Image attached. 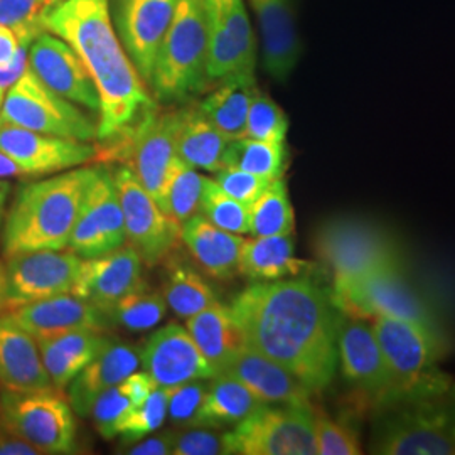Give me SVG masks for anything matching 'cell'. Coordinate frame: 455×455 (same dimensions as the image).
<instances>
[{
	"label": "cell",
	"mask_w": 455,
	"mask_h": 455,
	"mask_svg": "<svg viewBox=\"0 0 455 455\" xmlns=\"http://www.w3.org/2000/svg\"><path fill=\"white\" fill-rule=\"evenodd\" d=\"M244 344L274 359L312 391L324 390L338 368L339 309L309 275L255 283L229 306Z\"/></svg>",
	"instance_id": "obj_1"
},
{
	"label": "cell",
	"mask_w": 455,
	"mask_h": 455,
	"mask_svg": "<svg viewBox=\"0 0 455 455\" xmlns=\"http://www.w3.org/2000/svg\"><path fill=\"white\" fill-rule=\"evenodd\" d=\"M43 26L76 51L97 86L101 144L131 129L157 105L115 34L108 0H58L43 16Z\"/></svg>",
	"instance_id": "obj_2"
},
{
	"label": "cell",
	"mask_w": 455,
	"mask_h": 455,
	"mask_svg": "<svg viewBox=\"0 0 455 455\" xmlns=\"http://www.w3.org/2000/svg\"><path fill=\"white\" fill-rule=\"evenodd\" d=\"M370 452L455 455V379L439 370L374 403Z\"/></svg>",
	"instance_id": "obj_3"
},
{
	"label": "cell",
	"mask_w": 455,
	"mask_h": 455,
	"mask_svg": "<svg viewBox=\"0 0 455 455\" xmlns=\"http://www.w3.org/2000/svg\"><path fill=\"white\" fill-rule=\"evenodd\" d=\"M95 172L97 167H83L34 180L19 189L2 227L4 257L68 250L83 197Z\"/></svg>",
	"instance_id": "obj_4"
},
{
	"label": "cell",
	"mask_w": 455,
	"mask_h": 455,
	"mask_svg": "<svg viewBox=\"0 0 455 455\" xmlns=\"http://www.w3.org/2000/svg\"><path fill=\"white\" fill-rule=\"evenodd\" d=\"M208 49L210 33L203 0H178L148 82L156 98L176 103L201 93L210 83Z\"/></svg>",
	"instance_id": "obj_5"
},
{
	"label": "cell",
	"mask_w": 455,
	"mask_h": 455,
	"mask_svg": "<svg viewBox=\"0 0 455 455\" xmlns=\"http://www.w3.org/2000/svg\"><path fill=\"white\" fill-rule=\"evenodd\" d=\"M315 251L332 274V291L383 268L402 267L398 246L383 228L356 218H336L315 235Z\"/></svg>",
	"instance_id": "obj_6"
},
{
	"label": "cell",
	"mask_w": 455,
	"mask_h": 455,
	"mask_svg": "<svg viewBox=\"0 0 455 455\" xmlns=\"http://www.w3.org/2000/svg\"><path fill=\"white\" fill-rule=\"evenodd\" d=\"M176 132L178 110L161 112L156 105L131 129L97 147L95 161L124 164L161 208L164 184L178 156Z\"/></svg>",
	"instance_id": "obj_7"
},
{
	"label": "cell",
	"mask_w": 455,
	"mask_h": 455,
	"mask_svg": "<svg viewBox=\"0 0 455 455\" xmlns=\"http://www.w3.org/2000/svg\"><path fill=\"white\" fill-rule=\"evenodd\" d=\"M0 425L28 440L43 454L76 452L73 408L60 390L0 393Z\"/></svg>",
	"instance_id": "obj_8"
},
{
	"label": "cell",
	"mask_w": 455,
	"mask_h": 455,
	"mask_svg": "<svg viewBox=\"0 0 455 455\" xmlns=\"http://www.w3.org/2000/svg\"><path fill=\"white\" fill-rule=\"evenodd\" d=\"M0 120L28 131L71 139L80 142L97 140L98 127L76 103L49 90L33 71L17 80L5 93Z\"/></svg>",
	"instance_id": "obj_9"
},
{
	"label": "cell",
	"mask_w": 455,
	"mask_h": 455,
	"mask_svg": "<svg viewBox=\"0 0 455 455\" xmlns=\"http://www.w3.org/2000/svg\"><path fill=\"white\" fill-rule=\"evenodd\" d=\"M228 454L315 455L310 407L267 405L225 434Z\"/></svg>",
	"instance_id": "obj_10"
},
{
	"label": "cell",
	"mask_w": 455,
	"mask_h": 455,
	"mask_svg": "<svg viewBox=\"0 0 455 455\" xmlns=\"http://www.w3.org/2000/svg\"><path fill=\"white\" fill-rule=\"evenodd\" d=\"M7 260L0 300V312L4 314L51 297L73 293L83 263V259L69 250L31 251Z\"/></svg>",
	"instance_id": "obj_11"
},
{
	"label": "cell",
	"mask_w": 455,
	"mask_h": 455,
	"mask_svg": "<svg viewBox=\"0 0 455 455\" xmlns=\"http://www.w3.org/2000/svg\"><path fill=\"white\" fill-rule=\"evenodd\" d=\"M339 312L371 321L379 315L407 319L434 327V317L422 299L408 285L402 267L383 268L331 291Z\"/></svg>",
	"instance_id": "obj_12"
},
{
	"label": "cell",
	"mask_w": 455,
	"mask_h": 455,
	"mask_svg": "<svg viewBox=\"0 0 455 455\" xmlns=\"http://www.w3.org/2000/svg\"><path fill=\"white\" fill-rule=\"evenodd\" d=\"M112 176L124 212L127 242L148 267L165 260L180 240V225L159 208L131 169L120 167Z\"/></svg>",
	"instance_id": "obj_13"
},
{
	"label": "cell",
	"mask_w": 455,
	"mask_h": 455,
	"mask_svg": "<svg viewBox=\"0 0 455 455\" xmlns=\"http://www.w3.org/2000/svg\"><path fill=\"white\" fill-rule=\"evenodd\" d=\"M125 242V221L114 176L107 169L97 167L83 197L68 250L83 260H90L112 253Z\"/></svg>",
	"instance_id": "obj_14"
},
{
	"label": "cell",
	"mask_w": 455,
	"mask_h": 455,
	"mask_svg": "<svg viewBox=\"0 0 455 455\" xmlns=\"http://www.w3.org/2000/svg\"><path fill=\"white\" fill-rule=\"evenodd\" d=\"M210 49L208 82L238 73H255L257 43L243 0H203Z\"/></svg>",
	"instance_id": "obj_15"
},
{
	"label": "cell",
	"mask_w": 455,
	"mask_h": 455,
	"mask_svg": "<svg viewBox=\"0 0 455 455\" xmlns=\"http://www.w3.org/2000/svg\"><path fill=\"white\" fill-rule=\"evenodd\" d=\"M371 324L390 371L393 390L410 387L437 370L442 349L435 329L388 315L374 317Z\"/></svg>",
	"instance_id": "obj_16"
},
{
	"label": "cell",
	"mask_w": 455,
	"mask_h": 455,
	"mask_svg": "<svg viewBox=\"0 0 455 455\" xmlns=\"http://www.w3.org/2000/svg\"><path fill=\"white\" fill-rule=\"evenodd\" d=\"M178 0H114L112 19L122 46L148 84Z\"/></svg>",
	"instance_id": "obj_17"
},
{
	"label": "cell",
	"mask_w": 455,
	"mask_h": 455,
	"mask_svg": "<svg viewBox=\"0 0 455 455\" xmlns=\"http://www.w3.org/2000/svg\"><path fill=\"white\" fill-rule=\"evenodd\" d=\"M0 150L16 161L28 178H41L66 169L92 163L97 157V147L28 131L0 120Z\"/></svg>",
	"instance_id": "obj_18"
},
{
	"label": "cell",
	"mask_w": 455,
	"mask_h": 455,
	"mask_svg": "<svg viewBox=\"0 0 455 455\" xmlns=\"http://www.w3.org/2000/svg\"><path fill=\"white\" fill-rule=\"evenodd\" d=\"M29 69L60 97L98 114L100 97L76 51L56 34H39L29 46Z\"/></svg>",
	"instance_id": "obj_19"
},
{
	"label": "cell",
	"mask_w": 455,
	"mask_h": 455,
	"mask_svg": "<svg viewBox=\"0 0 455 455\" xmlns=\"http://www.w3.org/2000/svg\"><path fill=\"white\" fill-rule=\"evenodd\" d=\"M338 361L344 378L373 403L393 390L388 366L379 349L373 324L363 317L341 321L338 334Z\"/></svg>",
	"instance_id": "obj_20"
},
{
	"label": "cell",
	"mask_w": 455,
	"mask_h": 455,
	"mask_svg": "<svg viewBox=\"0 0 455 455\" xmlns=\"http://www.w3.org/2000/svg\"><path fill=\"white\" fill-rule=\"evenodd\" d=\"M140 359L146 373L159 388H171L193 379H212L216 376L188 329L176 323L150 336Z\"/></svg>",
	"instance_id": "obj_21"
},
{
	"label": "cell",
	"mask_w": 455,
	"mask_h": 455,
	"mask_svg": "<svg viewBox=\"0 0 455 455\" xmlns=\"http://www.w3.org/2000/svg\"><path fill=\"white\" fill-rule=\"evenodd\" d=\"M142 263L131 244H124L103 257L83 260L73 295L107 312L129 293L146 289Z\"/></svg>",
	"instance_id": "obj_22"
},
{
	"label": "cell",
	"mask_w": 455,
	"mask_h": 455,
	"mask_svg": "<svg viewBox=\"0 0 455 455\" xmlns=\"http://www.w3.org/2000/svg\"><path fill=\"white\" fill-rule=\"evenodd\" d=\"M220 374H228L243 383L261 403L285 407H310V395L300 379L274 359L244 346L236 351Z\"/></svg>",
	"instance_id": "obj_23"
},
{
	"label": "cell",
	"mask_w": 455,
	"mask_h": 455,
	"mask_svg": "<svg viewBox=\"0 0 455 455\" xmlns=\"http://www.w3.org/2000/svg\"><path fill=\"white\" fill-rule=\"evenodd\" d=\"M7 315L26 329L36 341L83 329L105 332V329L110 325L103 310L73 293L22 306L7 312Z\"/></svg>",
	"instance_id": "obj_24"
},
{
	"label": "cell",
	"mask_w": 455,
	"mask_h": 455,
	"mask_svg": "<svg viewBox=\"0 0 455 455\" xmlns=\"http://www.w3.org/2000/svg\"><path fill=\"white\" fill-rule=\"evenodd\" d=\"M260 26L263 68L276 80H289L302 56L293 0H250Z\"/></svg>",
	"instance_id": "obj_25"
},
{
	"label": "cell",
	"mask_w": 455,
	"mask_h": 455,
	"mask_svg": "<svg viewBox=\"0 0 455 455\" xmlns=\"http://www.w3.org/2000/svg\"><path fill=\"white\" fill-rule=\"evenodd\" d=\"M0 388L7 391L56 388L44 368L39 344L7 314L0 315Z\"/></svg>",
	"instance_id": "obj_26"
},
{
	"label": "cell",
	"mask_w": 455,
	"mask_h": 455,
	"mask_svg": "<svg viewBox=\"0 0 455 455\" xmlns=\"http://www.w3.org/2000/svg\"><path fill=\"white\" fill-rule=\"evenodd\" d=\"M140 358V347L112 339L97 358L69 383L68 402L71 408L78 415L88 417L98 395L135 373L142 363Z\"/></svg>",
	"instance_id": "obj_27"
},
{
	"label": "cell",
	"mask_w": 455,
	"mask_h": 455,
	"mask_svg": "<svg viewBox=\"0 0 455 455\" xmlns=\"http://www.w3.org/2000/svg\"><path fill=\"white\" fill-rule=\"evenodd\" d=\"M180 240L196 263L212 278L228 280L238 272L244 238L214 227L201 212L180 227Z\"/></svg>",
	"instance_id": "obj_28"
},
{
	"label": "cell",
	"mask_w": 455,
	"mask_h": 455,
	"mask_svg": "<svg viewBox=\"0 0 455 455\" xmlns=\"http://www.w3.org/2000/svg\"><path fill=\"white\" fill-rule=\"evenodd\" d=\"M112 338L98 331H71L39 339V351L52 385L65 390L83 370L107 347Z\"/></svg>",
	"instance_id": "obj_29"
},
{
	"label": "cell",
	"mask_w": 455,
	"mask_h": 455,
	"mask_svg": "<svg viewBox=\"0 0 455 455\" xmlns=\"http://www.w3.org/2000/svg\"><path fill=\"white\" fill-rule=\"evenodd\" d=\"M309 261L295 257V242L291 235L253 236L244 240L238 274L259 282L310 275Z\"/></svg>",
	"instance_id": "obj_30"
},
{
	"label": "cell",
	"mask_w": 455,
	"mask_h": 455,
	"mask_svg": "<svg viewBox=\"0 0 455 455\" xmlns=\"http://www.w3.org/2000/svg\"><path fill=\"white\" fill-rule=\"evenodd\" d=\"M257 92L255 73L231 75L220 80V84L197 107L228 140L243 139L246 116Z\"/></svg>",
	"instance_id": "obj_31"
},
{
	"label": "cell",
	"mask_w": 455,
	"mask_h": 455,
	"mask_svg": "<svg viewBox=\"0 0 455 455\" xmlns=\"http://www.w3.org/2000/svg\"><path fill=\"white\" fill-rule=\"evenodd\" d=\"M186 329L214 374L221 373L229 358L246 346L231 309L221 302L191 315Z\"/></svg>",
	"instance_id": "obj_32"
},
{
	"label": "cell",
	"mask_w": 455,
	"mask_h": 455,
	"mask_svg": "<svg viewBox=\"0 0 455 455\" xmlns=\"http://www.w3.org/2000/svg\"><path fill=\"white\" fill-rule=\"evenodd\" d=\"M228 142L197 105L178 110L176 154L184 163L195 169L218 172L225 167Z\"/></svg>",
	"instance_id": "obj_33"
},
{
	"label": "cell",
	"mask_w": 455,
	"mask_h": 455,
	"mask_svg": "<svg viewBox=\"0 0 455 455\" xmlns=\"http://www.w3.org/2000/svg\"><path fill=\"white\" fill-rule=\"evenodd\" d=\"M263 407L267 405L243 383L228 374H216L212 383H208L197 427H236Z\"/></svg>",
	"instance_id": "obj_34"
},
{
	"label": "cell",
	"mask_w": 455,
	"mask_h": 455,
	"mask_svg": "<svg viewBox=\"0 0 455 455\" xmlns=\"http://www.w3.org/2000/svg\"><path fill=\"white\" fill-rule=\"evenodd\" d=\"M163 295L167 306L182 319H189L220 302L204 276L188 263H174L171 267L164 280Z\"/></svg>",
	"instance_id": "obj_35"
},
{
	"label": "cell",
	"mask_w": 455,
	"mask_h": 455,
	"mask_svg": "<svg viewBox=\"0 0 455 455\" xmlns=\"http://www.w3.org/2000/svg\"><path fill=\"white\" fill-rule=\"evenodd\" d=\"M204 182V176L176 156L164 184L161 210L182 227L188 220L201 212Z\"/></svg>",
	"instance_id": "obj_36"
},
{
	"label": "cell",
	"mask_w": 455,
	"mask_h": 455,
	"mask_svg": "<svg viewBox=\"0 0 455 455\" xmlns=\"http://www.w3.org/2000/svg\"><path fill=\"white\" fill-rule=\"evenodd\" d=\"M287 163L289 152L285 142H265L243 137L229 140L225 152V167L242 169L270 180L283 178Z\"/></svg>",
	"instance_id": "obj_37"
},
{
	"label": "cell",
	"mask_w": 455,
	"mask_h": 455,
	"mask_svg": "<svg viewBox=\"0 0 455 455\" xmlns=\"http://www.w3.org/2000/svg\"><path fill=\"white\" fill-rule=\"evenodd\" d=\"M248 212L251 236H276L293 233L295 214L283 178L272 180L260 197L248 206Z\"/></svg>",
	"instance_id": "obj_38"
},
{
	"label": "cell",
	"mask_w": 455,
	"mask_h": 455,
	"mask_svg": "<svg viewBox=\"0 0 455 455\" xmlns=\"http://www.w3.org/2000/svg\"><path fill=\"white\" fill-rule=\"evenodd\" d=\"M165 312L167 302L163 293L147 292L146 289H140L118 300L114 307H110L105 314L110 324L120 325L127 331L139 332L159 324Z\"/></svg>",
	"instance_id": "obj_39"
},
{
	"label": "cell",
	"mask_w": 455,
	"mask_h": 455,
	"mask_svg": "<svg viewBox=\"0 0 455 455\" xmlns=\"http://www.w3.org/2000/svg\"><path fill=\"white\" fill-rule=\"evenodd\" d=\"M201 214L212 221L214 227L221 228L235 235L250 233V212L248 206L238 199L227 195L214 180L206 178L201 199Z\"/></svg>",
	"instance_id": "obj_40"
},
{
	"label": "cell",
	"mask_w": 455,
	"mask_h": 455,
	"mask_svg": "<svg viewBox=\"0 0 455 455\" xmlns=\"http://www.w3.org/2000/svg\"><path fill=\"white\" fill-rule=\"evenodd\" d=\"M167 417V395L164 388H154L146 402L129 411L116 427V437L125 443L142 440L163 427Z\"/></svg>",
	"instance_id": "obj_41"
},
{
	"label": "cell",
	"mask_w": 455,
	"mask_h": 455,
	"mask_svg": "<svg viewBox=\"0 0 455 455\" xmlns=\"http://www.w3.org/2000/svg\"><path fill=\"white\" fill-rule=\"evenodd\" d=\"M287 132L289 118L285 112L272 98L259 90L248 110L244 137L265 142H285Z\"/></svg>",
	"instance_id": "obj_42"
},
{
	"label": "cell",
	"mask_w": 455,
	"mask_h": 455,
	"mask_svg": "<svg viewBox=\"0 0 455 455\" xmlns=\"http://www.w3.org/2000/svg\"><path fill=\"white\" fill-rule=\"evenodd\" d=\"M58 0H0V26L16 33L19 43H33L44 33L43 16Z\"/></svg>",
	"instance_id": "obj_43"
},
{
	"label": "cell",
	"mask_w": 455,
	"mask_h": 455,
	"mask_svg": "<svg viewBox=\"0 0 455 455\" xmlns=\"http://www.w3.org/2000/svg\"><path fill=\"white\" fill-rule=\"evenodd\" d=\"M135 407L139 405L133 400L129 385L124 379L122 383L100 393L88 415L92 417L98 434L103 439H114L116 437L118 423L122 422V419Z\"/></svg>",
	"instance_id": "obj_44"
},
{
	"label": "cell",
	"mask_w": 455,
	"mask_h": 455,
	"mask_svg": "<svg viewBox=\"0 0 455 455\" xmlns=\"http://www.w3.org/2000/svg\"><path fill=\"white\" fill-rule=\"evenodd\" d=\"M164 390L167 395V415L171 422L182 427H197L208 383L204 379H193Z\"/></svg>",
	"instance_id": "obj_45"
},
{
	"label": "cell",
	"mask_w": 455,
	"mask_h": 455,
	"mask_svg": "<svg viewBox=\"0 0 455 455\" xmlns=\"http://www.w3.org/2000/svg\"><path fill=\"white\" fill-rule=\"evenodd\" d=\"M314 435L319 455L361 454V445L356 434L346 425L334 422L324 415L314 413Z\"/></svg>",
	"instance_id": "obj_46"
},
{
	"label": "cell",
	"mask_w": 455,
	"mask_h": 455,
	"mask_svg": "<svg viewBox=\"0 0 455 455\" xmlns=\"http://www.w3.org/2000/svg\"><path fill=\"white\" fill-rule=\"evenodd\" d=\"M214 180L227 195L238 199L246 206L253 204L272 182L267 178H260L235 167H223L221 171L216 172Z\"/></svg>",
	"instance_id": "obj_47"
},
{
	"label": "cell",
	"mask_w": 455,
	"mask_h": 455,
	"mask_svg": "<svg viewBox=\"0 0 455 455\" xmlns=\"http://www.w3.org/2000/svg\"><path fill=\"white\" fill-rule=\"evenodd\" d=\"M174 455H221L228 454L225 434H218L212 427H195L191 430L174 435Z\"/></svg>",
	"instance_id": "obj_48"
},
{
	"label": "cell",
	"mask_w": 455,
	"mask_h": 455,
	"mask_svg": "<svg viewBox=\"0 0 455 455\" xmlns=\"http://www.w3.org/2000/svg\"><path fill=\"white\" fill-rule=\"evenodd\" d=\"M29 46L31 43H19L16 54L11 63L0 66V90L7 93V90L26 73L29 66Z\"/></svg>",
	"instance_id": "obj_49"
},
{
	"label": "cell",
	"mask_w": 455,
	"mask_h": 455,
	"mask_svg": "<svg viewBox=\"0 0 455 455\" xmlns=\"http://www.w3.org/2000/svg\"><path fill=\"white\" fill-rule=\"evenodd\" d=\"M174 435L171 432H164L161 435L150 437L144 440L140 443H137L135 447H132L131 451H127V454L131 455H169L172 454V447H174Z\"/></svg>",
	"instance_id": "obj_50"
},
{
	"label": "cell",
	"mask_w": 455,
	"mask_h": 455,
	"mask_svg": "<svg viewBox=\"0 0 455 455\" xmlns=\"http://www.w3.org/2000/svg\"><path fill=\"white\" fill-rule=\"evenodd\" d=\"M0 455H43V452L0 425Z\"/></svg>",
	"instance_id": "obj_51"
},
{
	"label": "cell",
	"mask_w": 455,
	"mask_h": 455,
	"mask_svg": "<svg viewBox=\"0 0 455 455\" xmlns=\"http://www.w3.org/2000/svg\"><path fill=\"white\" fill-rule=\"evenodd\" d=\"M19 48V39L16 33L5 26H0V66H5L12 61Z\"/></svg>",
	"instance_id": "obj_52"
},
{
	"label": "cell",
	"mask_w": 455,
	"mask_h": 455,
	"mask_svg": "<svg viewBox=\"0 0 455 455\" xmlns=\"http://www.w3.org/2000/svg\"><path fill=\"white\" fill-rule=\"evenodd\" d=\"M14 178H28V176L11 156L0 150V180H14Z\"/></svg>",
	"instance_id": "obj_53"
},
{
	"label": "cell",
	"mask_w": 455,
	"mask_h": 455,
	"mask_svg": "<svg viewBox=\"0 0 455 455\" xmlns=\"http://www.w3.org/2000/svg\"><path fill=\"white\" fill-rule=\"evenodd\" d=\"M9 191H11V184L7 180H0V228L4 227V220L7 214V197H9Z\"/></svg>",
	"instance_id": "obj_54"
},
{
	"label": "cell",
	"mask_w": 455,
	"mask_h": 455,
	"mask_svg": "<svg viewBox=\"0 0 455 455\" xmlns=\"http://www.w3.org/2000/svg\"><path fill=\"white\" fill-rule=\"evenodd\" d=\"M4 285H5V268L0 263V300H2V293H4Z\"/></svg>",
	"instance_id": "obj_55"
},
{
	"label": "cell",
	"mask_w": 455,
	"mask_h": 455,
	"mask_svg": "<svg viewBox=\"0 0 455 455\" xmlns=\"http://www.w3.org/2000/svg\"><path fill=\"white\" fill-rule=\"evenodd\" d=\"M4 97H5V92H2V90H0V110H2V101H4Z\"/></svg>",
	"instance_id": "obj_56"
}]
</instances>
